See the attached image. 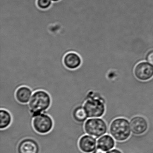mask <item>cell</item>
<instances>
[{"instance_id": "obj_1", "label": "cell", "mask_w": 153, "mask_h": 153, "mask_svg": "<svg viewBox=\"0 0 153 153\" xmlns=\"http://www.w3.org/2000/svg\"><path fill=\"white\" fill-rule=\"evenodd\" d=\"M82 101L88 118H100L104 115L106 110L105 100L98 91H88Z\"/></svg>"}, {"instance_id": "obj_2", "label": "cell", "mask_w": 153, "mask_h": 153, "mask_svg": "<svg viewBox=\"0 0 153 153\" xmlns=\"http://www.w3.org/2000/svg\"><path fill=\"white\" fill-rule=\"evenodd\" d=\"M51 97L50 94L43 90L33 92L28 103L29 111L32 117L44 113L51 107Z\"/></svg>"}, {"instance_id": "obj_3", "label": "cell", "mask_w": 153, "mask_h": 153, "mask_svg": "<svg viewBox=\"0 0 153 153\" xmlns=\"http://www.w3.org/2000/svg\"><path fill=\"white\" fill-rule=\"evenodd\" d=\"M109 131L114 139L120 142L128 140L131 133L130 122L123 118L113 120L110 124Z\"/></svg>"}, {"instance_id": "obj_4", "label": "cell", "mask_w": 153, "mask_h": 153, "mask_svg": "<svg viewBox=\"0 0 153 153\" xmlns=\"http://www.w3.org/2000/svg\"><path fill=\"white\" fill-rule=\"evenodd\" d=\"M84 129L86 134L98 138L107 132V125L102 118H88L84 123Z\"/></svg>"}, {"instance_id": "obj_5", "label": "cell", "mask_w": 153, "mask_h": 153, "mask_svg": "<svg viewBox=\"0 0 153 153\" xmlns=\"http://www.w3.org/2000/svg\"><path fill=\"white\" fill-rule=\"evenodd\" d=\"M53 125V120L47 114L43 113L33 118V127L35 130L40 134L49 133L52 130Z\"/></svg>"}, {"instance_id": "obj_6", "label": "cell", "mask_w": 153, "mask_h": 153, "mask_svg": "<svg viewBox=\"0 0 153 153\" xmlns=\"http://www.w3.org/2000/svg\"><path fill=\"white\" fill-rule=\"evenodd\" d=\"M40 150L38 142L32 138L23 139L18 145V153H39Z\"/></svg>"}, {"instance_id": "obj_7", "label": "cell", "mask_w": 153, "mask_h": 153, "mask_svg": "<svg viewBox=\"0 0 153 153\" xmlns=\"http://www.w3.org/2000/svg\"><path fill=\"white\" fill-rule=\"evenodd\" d=\"M134 73L140 80H149L153 76V66L147 62H140L135 67Z\"/></svg>"}, {"instance_id": "obj_8", "label": "cell", "mask_w": 153, "mask_h": 153, "mask_svg": "<svg viewBox=\"0 0 153 153\" xmlns=\"http://www.w3.org/2000/svg\"><path fill=\"white\" fill-rule=\"evenodd\" d=\"M131 132L134 135H140L144 134L148 128L147 121L142 116L133 117L130 121Z\"/></svg>"}, {"instance_id": "obj_9", "label": "cell", "mask_w": 153, "mask_h": 153, "mask_svg": "<svg viewBox=\"0 0 153 153\" xmlns=\"http://www.w3.org/2000/svg\"><path fill=\"white\" fill-rule=\"evenodd\" d=\"M78 145L83 153H92L97 148V141L94 137L85 134L79 139Z\"/></svg>"}, {"instance_id": "obj_10", "label": "cell", "mask_w": 153, "mask_h": 153, "mask_svg": "<svg viewBox=\"0 0 153 153\" xmlns=\"http://www.w3.org/2000/svg\"><path fill=\"white\" fill-rule=\"evenodd\" d=\"M63 62L69 69L75 70L79 68L82 63V59L78 53L74 52L67 53L64 56Z\"/></svg>"}, {"instance_id": "obj_11", "label": "cell", "mask_w": 153, "mask_h": 153, "mask_svg": "<svg viewBox=\"0 0 153 153\" xmlns=\"http://www.w3.org/2000/svg\"><path fill=\"white\" fill-rule=\"evenodd\" d=\"M33 90L27 86H23L18 88L15 94L16 99L19 102L28 104L33 95Z\"/></svg>"}, {"instance_id": "obj_12", "label": "cell", "mask_w": 153, "mask_h": 153, "mask_svg": "<svg viewBox=\"0 0 153 153\" xmlns=\"http://www.w3.org/2000/svg\"><path fill=\"white\" fill-rule=\"evenodd\" d=\"M115 144L114 138L111 135L107 134L100 137L97 140V148L105 152L112 149Z\"/></svg>"}, {"instance_id": "obj_13", "label": "cell", "mask_w": 153, "mask_h": 153, "mask_svg": "<svg viewBox=\"0 0 153 153\" xmlns=\"http://www.w3.org/2000/svg\"><path fill=\"white\" fill-rule=\"evenodd\" d=\"M12 122L11 113L6 109H0V129H4L8 128Z\"/></svg>"}, {"instance_id": "obj_14", "label": "cell", "mask_w": 153, "mask_h": 153, "mask_svg": "<svg viewBox=\"0 0 153 153\" xmlns=\"http://www.w3.org/2000/svg\"><path fill=\"white\" fill-rule=\"evenodd\" d=\"M72 117L76 121L85 123L88 117L83 105H78L74 108L72 113Z\"/></svg>"}, {"instance_id": "obj_15", "label": "cell", "mask_w": 153, "mask_h": 153, "mask_svg": "<svg viewBox=\"0 0 153 153\" xmlns=\"http://www.w3.org/2000/svg\"><path fill=\"white\" fill-rule=\"evenodd\" d=\"M37 7L42 10H46L51 7L53 4L51 0H36Z\"/></svg>"}, {"instance_id": "obj_16", "label": "cell", "mask_w": 153, "mask_h": 153, "mask_svg": "<svg viewBox=\"0 0 153 153\" xmlns=\"http://www.w3.org/2000/svg\"><path fill=\"white\" fill-rule=\"evenodd\" d=\"M147 60L150 64L153 65V51H151L148 53Z\"/></svg>"}, {"instance_id": "obj_17", "label": "cell", "mask_w": 153, "mask_h": 153, "mask_svg": "<svg viewBox=\"0 0 153 153\" xmlns=\"http://www.w3.org/2000/svg\"><path fill=\"white\" fill-rule=\"evenodd\" d=\"M106 153H122V152L119 149H113L111 150L106 152Z\"/></svg>"}, {"instance_id": "obj_18", "label": "cell", "mask_w": 153, "mask_h": 153, "mask_svg": "<svg viewBox=\"0 0 153 153\" xmlns=\"http://www.w3.org/2000/svg\"><path fill=\"white\" fill-rule=\"evenodd\" d=\"M92 153H106V152H105L104 151L102 150V149H100L97 148Z\"/></svg>"}, {"instance_id": "obj_19", "label": "cell", "mask_w": 153, "mask_h": 153, "mask_svg": "<svg viewBox=\"0 0 153 153\" xmlns=\"http://www.w3.org/2000/svg\"><path fill=\"white\" fill-rule=\"evenodd\" d=\"M53 2H57L60 1L61 0H51Z\"/></svg>"}]
</instances>
